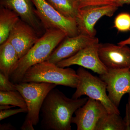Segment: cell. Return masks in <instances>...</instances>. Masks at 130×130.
<instances>
[{
    "label": "cell",
    "instance_id": "d4e9b609",
    "mask_svg": "<svg viewBox=\"0 0 130 130\" xmlns=\"http://www.w3.org/2000/svg\"><path fill=\"white\" fill-rule=\"evenodd\" d=\"M16 129L14 126L12 125L10 123H5L1 124L0 130H14Z\"/></svg>",
    "mask_w": 130,
    "mask_h": 130
},
{
    "label": "cell",
    "instance_id": "7402d4cb",
    "mask_svg": "<svg viewBox=\"0 0 130 130\" xmlns=\"http://www.w3.org/2000/svg\"><path fill=\"white\" fill-rule=\"evenodd\" d=\"M16 90L15 84L11 82L9 78L0 72V91H10Z\"/></svg>",
    "mask_w": 130,
    "mask_h": 130
},
{
    "label": "cell",
    "instance_id": "cb8c5ba5",
    "mask_svg": "<svg viewBox=\"0 0 130 130\" xmlns=\"http://www.w3.org/2000/svg\"><path fill=\"white\" fill-rule=\"evenodd\" d=\"M124 119L126 125V130H130V93L129 94L128 102L126 106L125 116Z\"/></svg>",
    "mask_w": 130,
    "mask_h": 130
},
{
    "label": "cell",
    "instance_id": "7a4b0ae2",
    "mask_svg": "<svg viewBox=\"0 0 130 130\" xmlns=\"http://www.w3.org/2000/svg\"><path fill=\"white\" fill-rule=\"evenodd\" d=\"M66 37L59 30H47L24 56L20 59L9 77L13 83L21 82L27 70L32 66L47 61L56 47Z\"/></svg>",
    "mask_w": 130,
    "mask_h": 130
},
{
    "label": "cell",
    "instance_id": "ac0fdd59",
    "mask_svg": "<svg viewBox=\"0 0 130 130\" xmlns=\"http://www.w3.org/2000/svg\"><path fill=\"white\" fill-rule=\"evenodd\" d=\"M61 14L76 19L79 9L75 0H46Z\"/></svg>",
    "mask_w": 130,
    "mask_h": 130
},
{
    "label": "cell",
    "instance_id": "d6986e66",
    "mask_svg": "<svg viewBox=\"0 0 130 130\" xmlns=\"http://www.w3.org/2000/svg\"><path fill=\"white\" fill-rule=\"evenodd\" d=\"M12 105L21 108H27L23 97L18 90L0 91V105Z\"/></svg>",
    "mask_w": 130,
    "mask_h": 130
},
{
    "label": "cell",
    "instance_id": "5b68a950",
    "mask_svg": "<svg viewBox=\"0 0 130 130\" xmlns=\"http://www.w3.org/2000/svg\"><path fill=\"white\" fill-rule=\"evenodd\" d=\"M76 72L78 82L72 98L78 99L82 96H87L101 103L108 113L120 115L118 108L111 101L107 94L106 84L104 81L93 76L82 67L78 69Z\"/></svg>",
    "mask_w": 130,
    "mask_h": 130
},
{
    "label": "cell",
    "instance_id": "4316f807",
    "mask_svg": "<svg viewBox=\"0 0 130 130\" xmlns=\"http://www.w3.org/2000/svg\"><path fill=\"white\" fill-rule=\"evenodd\" d=\"M118 44L119 45H130V37H129L127 39L123 41H121L118 43Z\"/></svg>",
    "mask_w": 130,
    "mask_h": 130
},
{
    "label": "cell",
    "instance_id": "277c9868",
    "mask_svg": "<svg viewBox=\"0 0 130 130\" xmlns=\"http://www.w3.org/2000/svg\"><path fill=\"white\" fill-rule=\"evenodd\" d=\"M15 84L16 90L23 97L28 109L27 114L20 129L34 130L40 120L42 105L49 92L56 88L55 84L45 83H20Z\"/></svg>",
    "mask_w": 130,
    "mask_h": 130
},
{
    "label": "cell",
    "instance_id": "8992f818",
    "mask_svg": "<svg viewBox=\"0 0 130 130\" xmlns=\"http://www.w3.org/2000/svg\"><path fill=\"white\" fill-rule=\"evenodd\" d=\"M35 13L45 30H59L66 36L72 37L79 35L75 19L67 18L61 14L46 0H32Z\"/></svg>",
    "mask_w": 130,
    "mask_h": 130
},
{
    "label": "cell",
    "instance_id": "8fae6325",
    "mask_svg": "<svg viewBox=\"0 0 130 130\" xmlns=\"http://www.w3.org/2000/svg\"><path fill=\"white\" fill-rule=\"evenodd\" d=\"M98 54L100 60L108 69L130 68V47L127 45L100 43Z\"/></svg>",
    "mask_w": 130,
    "mask_h": 130
},
{
    "label": "cell",
    "instance_id": "f1b7e54d",
    "mask_svg": "<svg viewBox=\"0 0 130 130\" xmlns=\"http://www.w3.org/2000/svg\"></svg>",
    "mask_w": 130,
    "mask_h": 130
},
{
    "label": "cell",
    "instance_id": "9a60e30c",
    "mask_svg": "<svg viewBox=\"0 0 130 130\" xmlns=\"http://www.w3.org/2000/svg\"><path fill=\"white\" fill-rule=\"evenodd\" d=\"M18 53L7 40L0 46V72L9 78L19 60Z\"/></svg>",
    "mask_w": 130,
    "mask_h": 130
},
{
    "label": "cell",
    "instance_id": "83f0119b",
    "mask_svg": "<svg viewBox=\"0 0 130 130\" xmlns=\"http://www.w3.org/2000/svg\"><path fill=\"white\" fill-rule=\"evenodd\" d=\"M14 107V106L10 105H0V110L10 109Z\"/></svg>",
    "mask_w": 130,
    "mask_h": 130
},
{
    "label": "cell",
    "instance_id": "5bb4252c",
    "mask_svg": "<svg viewBox=\"0 0 130 130\" xmlns=\"http://www.w3.org/2000/svg\"><path fill=\"white\" fill-rule=\"evenodd\" d=\"M1 5L15 12L21 20L32 27L38 36L42 35L44 28L35 13L32 0H1Z\"/></svg>",
    "mask_w": 130,
    "mask_h": 130
},
{
    "label": "cell",
    "instance_id": "7c38bea8",
    "mask_svg": "<svg viewBox=\"0 0 130 130\" xmlns=\"http://www.w3.org/2000/svg\"><path fill=\"white\" fill-rule=\"evenodd\" d=\"M99 42L96 37H91L79 34L75 36L66 37L49 56L47 61L57 64L60 61L71 57L85 47Z\"/></svg>",
    "mask_w": 130,
    "mask_h": 130
},
{
    "label": "cell",
    "instance_id": "2e32d148",
    "mask_svg": "<svg viewBox=\"0 0 130 130\" xmlns=\"http://www.w3.org/2000/svg\"><path fill=\"white\" fill-rule=\"evenodd\" d=\"M20 19L12 10L1 6L0 9V44L7 40L9 34Z\"/></svg>",
    "mask_w": 130,
    "mask_h": 130
},
{
    "label": "cell",
    "instance_id": "ffe728a7",
    "mask_svg": "<svg viewBox=\"0 0 130 130\" xmlns=\"http://www.w3.org/2000/svg\"><path fill=\"white\" fill-rule=\"evenodd\" d=\"M113 27L120 32L130 31V14L123 12L118 14L115 19Z\"/></svg>",
    "mask_w": 130,
    "mask_h": 130
},
{
    "label": "cell",
    "instance_id": "ba28073f",
    "mask_svg": "<svg viewBox=\"0 0 130 130\" xmlns=\"http://www.w3.org/2000/svg\"><path fill=\"white\" fill-rule=\"evenodd\" d=\"M100 77L106 84L109 99L118 108L123 95L130 93V68L108 69Z\"/></svg>",
    "mask_w": 130,
    "mask_h": 130
},
{
    "label": "cell",
    "instance_id": "e0dca14e",
    "mask_svg": "<svg viewBox=\"0 0 130 130\" xmlns=\"http://www.w3.org/2000/svg\"><path fill=\"white\" fill-rule=\"evenodd\" d=\"M95 130H126V127L120 115L108 112L99 120Z\"/></svg>",
    "mask_w": 130,
    "mask_h": 130
},
{
    "label": "cell",
    "instance_id": "484cf974",
    "mask_svg": "<svg viewBox=\"0 0 130 130\" xmlns=\"http://www.w3.org/2000/svg\"><path fill=\"white\" fill-rule=\"evenodd\" d=\"M116 5L118 7L123 6L125 4H130V0H115Z\"/></svg>",
    "mask_w": 130,
    "mask_h": 130
},
{
    "label": "cell",
    "instance_id": "3957f363",
    "mask_svg": "<svg viewBox=\"0 0 130 130\" xmlns=\"http://www.w3.org/2000/svg\"><path fill=\"white\" fill-rule=\"evenodd\" d=\"M78 82V75L73 69L46 61L30 68L20 82L48 83L76 88Z\"/></svg>",
    "mask_w": 130,
    "mask_h": 130
},
{
    "label": "cell",
    "instance_id": "6da1fadb",
    "mask_svg": "<svg viewBox=\"0 0 130 130\" xmlns=\"http://www.w3.org/2000/svg\"><path fill=\"white\" fill-rule=\"evenodd\" d=\"M88 97L70 98L58 89H52L41 108V127L45 130H71L73 115Z\"/></svg>",
    "mask_w": 130,
    "mask_h": 130
},
{
    "label": "cell",
    "instance_id": "44dd1931",
    "mask_svg": "<svg viewBox=\"0 0 130 130\" xmlns=\"http://www.w3.org/2000/svg\"><path fill=\"white\" fill-rule=\"evenodd\" d=\"M78 3L79 9L93 6L116 5L115 0H75Z\"/></svg>",
    "mask_w": 130,
    "mask_h": 130
},
{
    "label": "cell",
    "instance_id": "603a6c76",
    "mask_svg": "<svg viewBox=\"0 0 130 130\" xmlns=\"http://www.w3.org/2000/svg\"><path fill=\"white\" fill-rule=\"evenodd\" d=\"M28 112L27 108H21L16 109H5V110H0V120H3L8 118L10 116L20 113H26Z\"/></svg>",
    "mask_w": 130,
    "mask_h": 130
},
{
    "label": "cell",
    "instance_id": "52a82bcc",
    "mask_svg": "<svg viewBox=\"0 0 130 130\" xmlns=\"http://www.w3.org/2000/svg\"><path fill=\"white\" fill-rule=\"evenodd\" d=\"M118 7L115 5L87 7L79 10L76 18L79 34L95 37V26L97 21L103 16H113Z\"/></svg>",
    "mask_w": 130,
    "mask_h": 130
},
{
    "label": "cell",
    "instance_id": "9c48e42d",
    "mask_svg": "<svg viewBox=\"0 0 130 130\" xmlns=\"http://www.w3.org/2000/svg\"><path fill=\"white\" fill-rule=\"evenodd\" d=\"M99 42L95 43L82 49L76 54L56 64L59 67L66 68L78 65L89 69L99 75L105 74L108 69L100 60L98 54Z\"/></svg>",
    "mask_w": 130,
    "mask_h": 130
},
{
    "label": "cell",
    "instance_id": "4fadbf2b",
    "mask_svg": "<svg viewBox=\"0 0 130 130\" xmlns=\"http://www.w3.org/2000/svg\"><path fill=\"white\" fill-rule=\"evenodd\" d=\"M38 36L32 27L20 19L10 32L8 40L15 48L20 59L37 41Z\"/></svg>",
    "mask_w": 130,
    "mask_h": 130
},
{
    "label": "cell",
    "instance_id": "30bf717a",
    "mask_svg": "<svg viewBox=\"0 0 130 130\" xmlns=\"http://www.w3.org/2000/svg\"><path fill=\"white\" fill-rule=\"evenodd\" d=\"M107 113L101 103L89 98L86 103L75 112L72 123L76 125L77 130H95L99 120Z\"/></svg>",
    "mask_w": 130,
    "mask_h": 130
}]
</instances>
